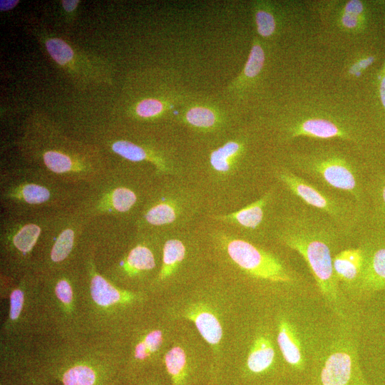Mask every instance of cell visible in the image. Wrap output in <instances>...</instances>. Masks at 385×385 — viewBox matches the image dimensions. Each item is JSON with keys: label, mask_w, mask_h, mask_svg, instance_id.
I'll return each instance as SVG.
<instances>
[{"label": "cell", "mask_w": 385, "mask_h": 385, "mask_svg": "<svg viewBox=\"0 0 385 385\" xmlns=\"http://www.w3.org/2000/svg\"><path fill=\"white\" fill-rule=\"evenodd\" d=\"M19 3L18 0H1L0 1L1 11H7L13 9Z\"/></svg>", "instance_id": "cell-37"}, {"label": "cell", "mask_w": 385, "mask_h": 385, "mask_svg": "<svg viewBox=\"0 0 385 385\" xmlns=\"http://www.w3.org/2000/svg\"><path fill=\"white\" fill-rule=\"evenodd\" d=\"M366 197L370 199V229L385 233V174L374 175L369 182Z\"/></svg>", "instance_id": "cell-20"}, {"label": "cell", "mask_w": 385, "mask_h": 385, "mask_svg": "<svg viewBox=\"0 0 385 385\" xmlns=\"http://www.w3.org/2000/svg\"><path fill=\"white\" fill-rule=\"evenodd\" d=\"M265 61L262 46L255 41L252 46L247 61L243 68L242 78L248 81L255 79L262 71Z\"/></svg>", "instance_id": "cell-30"}, {"label": "cell", "mask_w": 385, "mask_h": 385, "mask_svg": "<svg viewBox=\"0 0 385 385\" xmlns=\"http://www.w3.org/2000/svg\"><path fill=\"white\" fill-rule=\"evenodd\" d=\"M46 46L51 56L60 65L67 63L73 57L71 48L61 39L56 38L48 39Z\"/></svg>", "instance_id": "cell-32"}, {"label": "cell", "mask_w": 385, "mask_h": 385, "mask_svg": "<svg viewBox=\"0 0 385 385\" xmlns=\"http://www.w3.org/2000/svg\"><path fill=\"white\" fill-rule=\"evenodd\" d=\"M176 217V207L168 202L158 203L152 206L144 215L148 224L156 226L170 224L174 222Z\"/></svg>", "instance_id": "cell-29"}, {"label": "cell", "mask_w": 385, "mask_h": 385, "mask_svg": "<svg viewBox=\"0 0 385 385\" xmlns=\"http://www.w3.org/2000/svg\"><path fill=\"white\" fill-rule=\"evenodd\" d=\"M33 369L63 385H122L125 377L117 346L84 336L39 338L34 346Z\"/></svg>", "instance_id": "cell-1"}, {"label": "cell", "mask_w": 385, "mask_h": 385, "mask_svg": "<svg viewBox=\"0 0 385 385\" xmlns=\"http://www.w3.org/2000/svg\"><path fill=\"white\" fill-rule=\"evenodd\" d=\"M364 264V251L356 248L344 250L333 257V267L339 282L350 290L359 279Z\"/></svg>", "instance_id": "cell-17"}, {"label": "cell", "mask_w": 385, "mask_h": 385, "mask_svg": "<svg viewBox=\"0 0 385 385\" xmlns=\"http://www.w3.org/2000/svg\"><path fill=\"white\" fill-rule=\"evenodd\" d=\"M275 361V350L270 339L264 334L254 340L248 354L246 366L252 375H262L272 368Z\"/></svg>", "instance_id": "cell-19"}, {"label": "cell", "mask_w": 385, "mask_h": 385, "mask_svg": "<svg viewBox=\"0 0 385 385\" xmlns=\"http://www.w3.org/2000/svg\"><path fill=\"white\" fill-rule=\"evenodd\" d=\"M278 176L292 194L306 204L326 213L338 223L344 224L351 217L349 205L319 190L304 178L285 170L280 171Z\"/></svg>", "instance_id": "cell-13"}, {"label": "cell", "mask_w": 385, "mask_h": 385, "mask_svg": "<svg viewBox=\"0 0 385 385\" xmlns=\"http://www.w3.org/2000/svg\"><path fill=\"white\" fill-rule=\"evenodd\" d=\"M185 247L183 243L176 239L167 240L163 248L162 265L157 275V280L161 282L169 277L177 266L185 256Z\"/></svg>", "instance_id": "cell-23"}, {"label": "cell", "mask_w": 385, "mask_h": 385, "mask_svg": "<svg viewBox=\"0 0 385 385\" xmlns=\"http://www.w3.org/2000/svg\"><path fill=\"white\" fill-rule=\"evenodd\" d=\"M283 128L288 140L302 136L315 139L339 138L359 143L364 138L361 125L342 111V108L323 106L319 102L294 106Z\"/></svg>", "instance_id": "cell-6"}, {"label": "cell", "mask_w": 385, "mask_h": 385, "mask_svg": "<svg viewBox=\"0 0 385 385\" xmlns=\"http://www.w3.org/2000/svg\"><path fill=\"white\" fill-rule=\"evenodd\" d=\"M79 267L82 336L115 344L128 330V314L148 296L106 278L98 268L94 250L82 254Z\"/></svg>", "instance_id": "cell-2"}, {"label": "cell", "mask_w": 385, "mask_h": 385, "mask_svg": "<svg viewBox=\"0 0 385 385\" xmlns=\"http://www.w3.org/2000/svg\"><path fill=\"white\" fill-rule=\"evenodd\" d=\"M255 21L258 34L264 38L272 36L277 27L274 14L266 6H258L255 11Z\"/></svg>", "instance_id": "cell-31"}, {"label": "cell", "mask_w": 385, "mask_h": 385, "mask_svg": "<svg viewBox=\"0 0 385 385\" xmlns=\"http://www.w3.org/2000/svg\"><path fill=\"white\" fill-rule=\"evenodd\" d=\"M184 118L192 127L209 129L218 122V115L214 109L205 106H194L187 110Z\"/></svg>", "instance_id": "cell-28"}, {"label": "cell", "mask_w": 385, "mask_h": 385, "mask_svg": "<svg viewBox=\"0 0 385 385\" xmlns=\"http://www.w3.org/2000/svg\"><path fill=\"white\" fill-rule=\"evenodd\" d=\"M164 364L173 385H183L188 370L185 351L179 346L169 349L164 355Z\"/></svg>", "instance_id": "cell-25"}, {"label": "cell", "mask_w": 385, "mask_h": 385, "mask_svg": "<svg viewBox=\"0 0 385 385\" xmlns=\"http://www.w3.org/2000/svg\"><path fill=\"white\" fill-rule=\"evenodd\" d=\"M42 228L34 222H17L3 234L1 255L4 274L17 278L33 271Z\"/></svg>", "instance_id": "cell-9"}, {"label": "cell", "mask_w": 385, "mask_h": 385, "mask_svg": "<svg viewBox=\"0 0 385 385\" xmlns=\"http://www.w3.org/2000/svg\"><path fill=\"white\" fill-rule=\"evenodd\" d=\"M277 344L286 364L294 374L302 375L310 371L304 339L296 323L285 316L277 322Z\"/></svg>", "instance_id": "cell-14"}, {"label": "cell", "mask_w": 385, "mask_h": 385, "mask_svg": "<svg viewBox=\"0 0 385 385\" xmlns=\"http://www.w3.org/2000/svg\"><path fill=\"white\" fill-rule=\"evenodd\" d=\"M39 275L41 337L63 340L82 336L79 262Z\"/></svg>", "instance_id": "cell-3"}, {"label": "cell", "mask_w": 385, "mask_h": 385, "mask_svg": "<svg viewBox=\"0 0 385 385\" xmlns=\"http://www.w3.org/2000/svg\"><path fill=\"white\" fill-rule=\"evenodd\" d=\"M268 199L269 194H266L238 211L216 218L222 220H233L246 228L255 229L263 220L264 208Z\"/></svg>", "instance_id": "cell-22"}, {"label": "cell", "mask_w": 385, "mask_h": 385, "mask_svg": "<svg viewBox=\"0 0 385 385\" xmlns=\"http://www.w3.org/2000/svg\"><path fill=\"white\" fill-rule=\"evenodd\" d=\"M230 257L252 277L272 282L291 283L293 277L284 264L273 255L239 239L226 243Z\"/></svg>", "instance_id": "cell-10"}, {"label": "cell", "mask_w": 385, "mask_h": 385, "mask_svg": "<svg viewBox=\"0 0 385 385\" xmlns=\"http://www.w3.org/2000/svg\"><path fill=\"white\" fill-rule=\"evenodd\" d=\"M324 9L330 14L329 21L341 31L356 34L364 31L367 25L368 7L363 1L329 3Z\"/></svg>", "instance_id": "cell-16"}, {"label": "cell", "mask_w": 385, "mask_h": 385, "mask_svg": "<svg viewBox=\"0 0 385 385\" xmlns=\"http://www.w3.org/2000/svg\"><path fill=\"white\" fill-rule=\"evenodd\" d=\"M333 229L306 217L294 216L281 232V240L307 262L329 307L343 316V299L333 267Z\"/></svg>", "instance_id": "cell-4"}, {"label": "cell", "mask_w": 385, "mask_h": 385, "mask_svg": "<svg viewBox=\"0 0 385 385\" xmlns=\"http://www.w3.org/2000/svg\"><path fill=\"white\" fill-rule=\"evenodd\" d=\"M242 150L243 145L241 143L228 141L211 153L210 165L218 173H227Z\"/></svg>", "instance_id": "cell-24"}, {"label": "cell", "mask_w": 385, "mask_h": 385, "mask_svg": "<svg viewBox=\"0 0 385 385\" xmlns=\"http://www.w3.org/2000/svg\"><path fill=\"white\" fill-rule=\"evenodd\" d=\"M137 202V195L131 189L118 186L108 189L98 201V210L123 213L129 211Z\"/></svg>", "instance_id": "cell-21"}, {"label": "cell", "mask_w": 385, "mask_h": 385, "mask_svg": "<svg viewBox=\"0 0 385 385\" xmlns=\"http://www.w3.org/2000/svg\"><path fill=\"white\" fill-rule=\"evenodd\" d=\"M113 150L123 158L133 162L149 160L153 163L162 172L168 170L165 162L160 159L150 156L145 150L127 140H118L112 145Z\"/></svg>", "instance_id": "cell-26"}, {"label": "cell", "mask_w": 385, "mask_h": 385, "mask_svg": "<svg viewBox=\"0 0 385 385\" xmlns=\"http://www.w3.org/2000/svg\"><path fill=\"white\" fill-rule=\"evenodd\" d=\"M374 61V57L371 55L359 56L348 67L347 72L353 77H359L362 72L369 67Z\"/></svg>", "instance_id": "cell-35"}, {"label": "cell", "mask_w": 385, "mask_h": 385, "mask_svg": "<svg viewBox=\"0 0 385 385\" xmlns=\"http://www.w3.org/2000/svg\"><path fill=\"white\" fill-rule=\"evenodd\" d=\"M40 284L41 277L34 271L14 279L4 298L9 308L1 326L0 346H23L41 338Z\"/></svg>", "instance_id": "cell-5"}, {"label": "cell", "mask_w": 385, "mask_h": 385, "mask_svg": "<svg viewBox=\"0 0 385 385\" xmlns=\"http://www.w3.org/2000/svg\"><path fill=\"white\" fill-rule=\"evenodd\" d=\"M3 197L9 203L37 208L55 203L56 189L46 178L37 175L16 174L3 186Z\"/></svg>", "instance_id": "cell-12"}, {"label": "cell", "mask_w": 385, "mask_h": 385, "mask_svg": "<svg viewBox=\"0 0 385 385\" xmlns=\"http://www.w3.org/2000/svg\"><path fill=\"white\" fill-rule=\"evenodd\" d=\"M308 385H370L360 366L356 340L349 332L338 333L314 356Z\"/></svg>", "instance_id": "cell-7"}, {"label": "cell", "mask_w": 385, "mask_h": 385, "mask_svg": "<svg viewBox=\"0 0 385 385\" xmlns=\"http://www.w3.org/2000/svg\"><path fill=\"white\" fill-rule=\"evenodd\" d=\"M378 91L379 99L385 111V61L378 77Z\"/></svg>", "instance_id": "cell-36"}, {"label": "cell", "mask_w": 385, "mask_h": 385, "mask_svg": "<svg viewBox=\"0 0 385 385\" xmlns=\"http://www.w3.org/2000/svg\"><path fill=\"white\" fill-rule=\"evenodd\" d=\"M156 266L154 253L148 246L138 244L113 263L103 265L101 274L120 286L125 278H135Z\"/></svg>", "instance_id": "cell-15"}, {"label": "cell", "mask_w": 385, "mask_h": 385, "mask_svg": "<svg viewBox=\"0 0 385 385\" xmlns=\"http://www.w3.org/2000/svg\"><path fill=\"white\" fill-rule=\"evenodd\" d=\"M185 317L192 321L202 338L210 345H217L222 337V328L217 317L205 305L190 307Z\"/></svg>", "instance_id": "cell-18"}, {"label": "cell", "mask_w": 385, "mask_h": 385, "mask_svg": "<svg viewBox=\"0 0 385 385\" xmlns=\"http://www.w3.org/2000/svg\"><path fill=\"white\" fill-rule=\"evenodd\" d=\"M78 4V0H66L62 1L64 9L67 11H73Z\"/></svg>", "instance_id": "cell-38"}, {"label": "cell", "mask_w": 385, "mask_h": 385, "mask_svg": "<svg viewBox=\"0 0 385 385\" xmlns=\"http://www.w3.org/2000/svg\"><path fill=\"white\" fill-rule=\"evenodd\" d=\"M292 164L298 170L326 185L352 195L358 205L366 204V194L356 165L346 155L335 149H317L294 153Z\"/></svg>", "instance_id": "cell-8"}, {"label": "cell", "mask_w": 385, "mask_h": 385, "mask_svg": "<svg viewBox=\"0 0 385 385\" xmlns=\"http://www.w3.org/2000/svg\"><path fill=\"white\" fill-rule=\"evenodd\" d=\"M43 160L46 168L56 175L70 177L79 171L72 159L61 152L47 151L43 155Z\"/></svg>", "instance_id": "cell-27"}, {"label": "cell", "mask_w": 385, "mask_h": 385, "mask_svg": "<svg viewBox=\"0 0 385 385\" xmlns=\"http://www.w3.org/2000/svg\"><path fill=\"white\" fill-rule=\"evenodd\" d=\"M164 110V103L158 99L148 98L140 101L136 106V113L142 118L159 115Z\"/></svg>", "instance_id": "cell-34"}, {"label": "cell", "mask_w": 385, "mask_h": 385, "mask_svg": "<svg viewBox=\"0 0 385 385\" xmlns=\"http://www.w3.org/2000/svg\"><path fill=\"white\" fill-rule=\"evenodd\" d=\"M47 381L36 370H29L19 374L5 376L1 385H43Z\"/></svg>", "instance_id": "cell-33"}, {"label": "cell", "mask_w": 385, "mask_h": 385, "mask_svg": "<svg viewBox=\"0 0 385 385\" xmlns=\"http://www.w3.org/2000/svg\"><path fill=\"white\" fill-rule=\"evenodd\" d=\"M360 245L364 264L350 291L358 297L366 298L385 290V233L369 228Z\"/></svg>", "instance_id": "cell-11"}]
</instances>
